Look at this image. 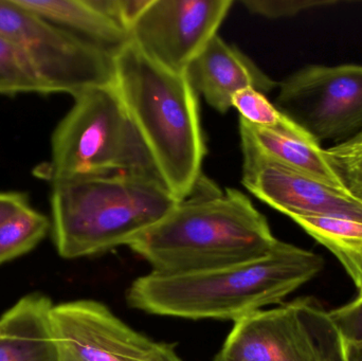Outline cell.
I'll return each mask as SVG.
<instances>
[{
  "label": "cell",
  "instance_id": "7402d4cb",
  "mask_svg": "<svg viewBox=\"0 0 362 361\" xmlns=\"http://www.w3.org/2000/svg\"><path fill=\"white\" fill-rule=\"evenodd\" d=\"M329 324L342 343H362V296L333 311L327 312Z\"/></svg>",
  "mask_w": 362,
  "mask_h": 361
},
{
  "label": "cell",
  "instance_id": "d4e9b609",
  "mask_svg": "<svg viewBox=\"0 0 362 361\" xmlns=\"http://www.w3.org/2000/svg\"><path fill=\"white\" fill-rule=\"evenodd\" d=\"M339 338V337H338ZM342 361H362V343L346 345L340 341Z\"/></svg>",
  "mask_w": 362,
  "mask_h": 361
},
{
  "label": "cell",
  "instance_id": "603a6c76",
  "mask_svg": "<svg viewBox=\"0 0 362 361\" xmlns=\"http://www.w3.org/2000/svg\"><path fill=\"white\" fill-rule=\"evenodd\" d=\"M152 0H91L93 6L131 32L134 23Z\"/></svg>",
  "mask_w": 362,
  "mask_h": 361
},
{
  "label": "cell",
  "instance_id": "8fae6325",
  "mask_svg": "<svg viewBox=\"0 0 362 361\" xmlns=\"http://www.w3.org/2000/svg\"><path fill=\"white\" fill-rule=\"evenodd\" d=\"M242 184L259 201L293 216L362 223V199L278 163L243 155Z\"/></svg>",
  "mask_w": 362,
  "mask_h": 361
},
{
  "label": "cell",
  "instance_id": "52a82bcc",
  "mask_svg": "<svg viewBox=\"0 0 362 361\" xmlns=\"http://www.w3.org/2000/svg\"><path fill=\"white\" fill-rule=\"evenodd\" d=\"M216 357L225 361H342L327 312L299 298L234 324Z\"/></svg>",
  "mask_w": 362,
  "mask_h": 361
},
{
  "label": "cell",
  "instance_id": "30bf717a",
  "mask_svg": "<svg viewBox=\"0 0 362 361\" xmlns=\"http://www.w3.org/2000/svg\"><path fill=\"white\" fill-rule=\"evenodd\" d=\"M53 329L59 361H157L160 343L119 319L103 303L54 305Z\"/></svg>",
  "mask_w": 362,
  "mask_h": 361
},
{
  "label": "cell",
  "instance_id": "5b68a950",
  "mask_svg": "<svg viewBox=\"0 0 362 361\" xmlns=\"http://www.w3.org/2000/svg\"><path fill=\"white\" fill-rule=\"evenodd\" d=\"M51 136V158L34 175L52 184L74 178L141 175L161 178L116 84L74 97Z\"/></svg>",
  "mask_w": 362,
  "mask_h": 361
},
{
  "label": "cell",
  "instance_id": "484cf974",
  "mask_svg": "<svg viewBox=\"0 0 362 361\" xmlns=\"http://www.w3.org/2000/svg\"><path fill=\"white\" fill-rule=\"evenodd\" d=\"M157 361H182L176 354L175 348L170 343H160L158 360Z\"/></svg>",
  "mask_w": 362,
  "mask_h": 361
},
{
  "label": "cell",
  "instance_id": "6da1fadb",
  "mask_svg": "<svg viewBox=\"0 0 362 361\" xmlns=\"http://www.w3.org/2000/svg\"><path fill=\"white\" fill-rule=\"evenodd\" d=\"M323 265L319 254L278 239L267 254L249 262L185 275L142 276L129 286L127 301L150 315L235 324L269 305L282 304Z\"/></svg>",
  "mask_w": 362,
  "mask_h": 361
},
{
  "label": "cell",
  "instance_id": "8992f818",
  "mask_svg": "<svg viewBox=\"0 0 362 361\" xmlns=\"http://www.w3.org/2000/svg\"><path fill=\"white\" fill-rule=\"evenodd\" d=\"M0 36L25 57L52 93L76 97L116 84L114 55L47 20L17 0H0Z\"/></svg>",
  "mask_w": 362,
  "mask_h": 361
},
{
  "label": "cell",
  "instance_id": "44dd1931",
  "mask_svg": "<svg viewBox=\"0 0 362 361\" xmlns=\"http://www.w3.org/2000/svg\"><path fill=\"white\" fill-rule=\"evenodd\" d=\"M240 4L252 14L279 19L296 16L305 11L340 2L336 0H242Z\"/></svg>",
  "mask_w": 362,
  "mask_h": 361
},
{
  "label": "cell",
  "instance_id": "83f0119b",
  "mask_svg": "<svg viewBox=\"0 0 362 361\" xmlns=\"http://www.w3.org/2000/svg\"><path fill=\"white\" fill-rule=\"evenodd\" d=\"M341 360H342V358H341Z\"/></svg>",
  "mask_w": 362,
  "mask_h": 361
},
{
  "label": "cell",
  "instance_id": "ba28073f",
  "mask_svg": "<svg viewBox=\"0 0 362 361\" xmlns=\"http://www.w3.org/2000/svg\"><path fill=\"white\" fill-rule=\"evenodd\" d=\"M274 106L318 143L362 131V65H308L279 84Z\"/></svg>",
  "mask_w": 362,
  "mask_h": 361
},
{
  "label": "cell",
  "instance_id": "cb8c5ba5",
  "mask_svg": "<svg viewBox=\"0 0 362 361\" xmlns=\"http://www.w3.org/2000/svg\"><path fill=\"white\" fill-rule=\"evenodd\" d=\"M30 207V197L21 191L0 192V226L11 218Z\"/></svg>",
  "mask_w": 362,
  "mask_h": 361
},
{
  "label": "cell",
  "instance_id": "9c48e42d",
  "mask_svg": "<svg viewBox=\"0 0 362 361\" xmlns=\"http://www.w3.org/2000/svg\"><path fill=\"white\" fill-rule=\"evenodd\" d=\"M232 6L231 0H152L129 32L132 42L155 63L185 74Z\"/></svg>",
  "mask_w": 362,
  "mask_h": 361
},
{
  "label": "cell",
  "instance_id": "ffe728a7",
  "mask_svg": "<svg viewBox=\"0 0 362 361\" xmlns=\"http://www.w3.org/2000/svg\"><path fill=\"white\" fill-rule=\"evenodd\" d=\"M232 107L240 112V119L257 126L278 127L291 122L264 93L247 87L232 97Z\"/></svg>",
  "mask_w": 362,
  "mask_h": 361
},
{
  "label": "cell",
  "instance_id": "7c38bea8",
  "mask_svg": "<svg viewBox=\"0 0 362 361\" xmlns=\"http://www.w3.org/2000/svg\"><path fill=\"white\" fill-rule=\"evenodd\" d=\"M185 76L196 93L221 114L229 112L232 97L242 89L251 87L265 95L279 86L250 57L217 34L189 64Z\"/></svg>",
  "mask_w": 362,
  "mask_h": 361
},
{
  "label": "cell",
  "instance_id": "4fadbf2b",
  "mask_svg": "<svg viewBox=\"0 0 362 361\" xmlns=\"http://www.w3.org/2000/svg\"><path fill=\"white\" fill-rule=\"evenodd\" d=\"M243 155L257 157L305 174L334 188L349 190L325 156V150L293 121L278 127L251 124L240 119Z\"/></svg>",
  "mask_w": 362,
  "mask_h": 361
},
{
  "label": "cell",
  "instance_id": "7a4b0ae2",
  "mask_svg": "<svg viewBox=\"0 0 362 361\" xmlns=\"http://www.w3.org/2000/svg\"><path fill=\"white\" fill-rule=\"evenodd\" d=\"M276 242L265 216L244 193L196 188L129 247L150 264L151 273L175 276L257 260Z\"/></svg>",
  "mask_w": 362,
  "mask_h": 361
},
{
  "label": "cell",
  "instance_id": "4316f807",
  "mask_svg": "<svg viewBox=\"0 0 362 361\" xmlns=\"http://www.w3.org/2000/svg\"><path fill=\"white\" fill-rule=\"evenodd\" d=\"M214 361H225V360H221V358H218V357H215Z\"/></svg>",
  "mask_w": 362,
  "mask_h": 361
},
{
  "label": "cell",
  "instance_id": "3957f363",
  "mask_svg": "<svg viewBox=\"0 0 362 361\" xmlns=\"http://www.w3.org/2000/svg\"><path fill=\"white\" fill-rule=\"evenodd\" d=\"M116 86L165 186L180 201L202 180L206 154L198 95L185 74L165 69L129 42L115 57Z\"/></svg>",
  "mask_w": 362,
  "mask_h": 361
},
{
  "label": "cell",
  "instance_id": "5bb4252c",
  "mask_svg": "<svg viewBox=\"0 0 362 361\" xmlns=\"http://www.w3.org/2000/svg\"><path fill=\"white\" fill-rule=\"evenodd\" d=\"M52 301L42 294L21 298L0 318V361H59Z\"/></svg>",
  "mask_w": 362,
  "mask_h": 361
},
{
  "label": "cell",
  "instance_id": "e0dca14e",
  "mask_svg": "<svg viewBox=\"0 0 362 361\" xmlns=\"http://www.w3.org/2000/svg\"><path fill=\"white\" fill-rule=\"evenodd\" d=\"M51 229V220L30 207L0 226V264L14 260L36 247Z\"/></svg>",
  "mask_w": 362,
  "mask_h": 361
},
{
  "label": "cell",
  "instance_id": "d6986e66",
  "mask_svg": "<svg viewBox=\"0 0 362 361\" xmlns=\"http://www.w3.org/2000/svg\"><path fill=\"white\" fill-rule=\"evenodd\" d=\"M325 156L353 194L362 199V131L325 150Z\"/></svg>",
  "mask_w": 362,
  "mask_h": 361
},
{
  "label": "cell",
  "instance_id": "277c9868",
  "mask_svg": "<svg viewBox=\"0 0 362 361\" xmlns=\"http://www.w3.org/2000/svg\"><path fill=\"white\" fill-rule=\"evenodd\" d=\"M51 187L53 242L69 260L129 246L180 203L163 179L148 176H91Z\"/></svg>",
  "mask_w": 362,
  "mask_h": 361
},
{
  "label": "cell",
  "instance_id": "9a60e30c",
  "mask_svg": "<svg viewBox=\"0 0 362 361\" xmlns=\"http://www.w3.org/2000/svg\"><path fill=\"white\" fill-rule=\"evenodd\" d=\"M19 4L116 57L131 34L93 6L91 0H17Z\"/></svg>",
  "mask_w": 362,
  "mask_h": 361
},
{
  "label": "cell",
  "instance_id": "ac0fdd59",
  "mask_svg": "<svg viewBox=\"0 0 362 361\" xmlns=\"http://www.w3.org/2000/svg\"><path fill=\"white\" fill-rule=\"evenodd\" d=\"M27 93L49 95L23 54L0 36V95L15 97Z\"/></svg>",
  "mask_w": 362,
  "mask_h": 361
},
{
  "label": "cell",
  "instance_id": "2e32d148",
  "mask_svg": "<svg viewBox=\"0 0 362 361\" xmlns=\"http://www.w3.org/2000/svg\"><path fill=\"white\" fill-rule=\"evenodd\" d=\"M291 218L338 259L362 296V223L325 216Z\"/></svg>",
  "mask_w": 362,
  "mask_h": 361
}]
</instances>
